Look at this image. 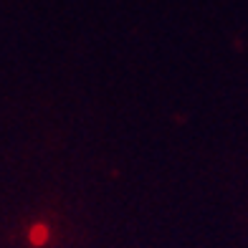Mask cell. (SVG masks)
<instances>
[{"label":"cell","instance_id":"cell-1","mask_svg":"<svg viewBox=\"0 0 248 248\" xmlns=\"http://www.w3.org/2000/svg\"><path fill=\"white\" fill-rule=\"evenodd\" d=\"M46 225H36V228H33V241H36V243H43V241H46Z\"/></svg>","mask_w":248,"mask_h":248}]
</instances>
